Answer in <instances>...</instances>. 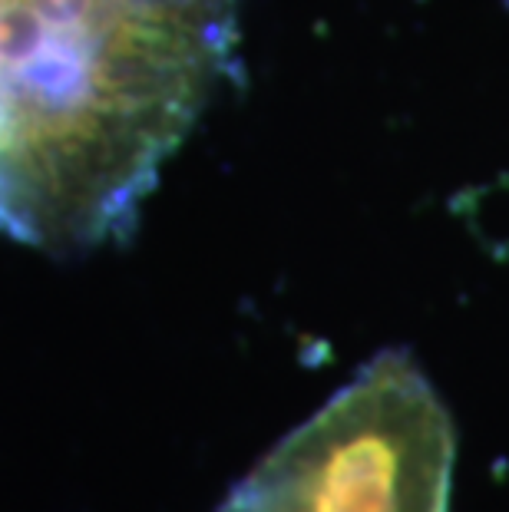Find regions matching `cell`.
<instances>
[{"label": "cell", "mask_w": 509, "mask_h": 512, "mask_svg": "<svg viewBox=\"0 0 509 512\" xmlns=\"http://www.w3.org/2000/svg\"><path fill=\"white\" fill-rule=\"evenodd\" d=\"M457 437L417 361L374 357L219 512H450Z\"/></svg>", "instance_id": "obj_2"}, {"label": "cell", "mask_w": 509, "mask_h": 512, "mask_svg": "<svg viewBox=\"0 0 509 512\" xmlns=\"http://www.w3.org/2000/svg\"><path fill=\"white\" fill-rule=\"evenodd\" d=\"M235 53L238 0H0V232L126 238Z\"/></svg>", "instance_id": "obj_1"}]
</instances>
